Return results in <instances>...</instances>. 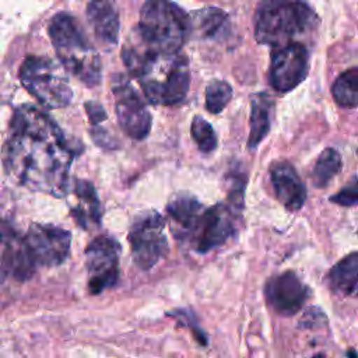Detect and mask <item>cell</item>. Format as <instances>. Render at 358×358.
Returning a JSON list of instances; mask_svg holds the SVG:
<instances>
[{
	"label": "cell",
	"mask_w": 358,
	"mask_h": 358,
	"mask_svg": "<svg viewBox=\"0 0 358 358\" xmlns=\"http://www.w3.org/2000/svg\"><path fill=\"white\" fill-rule=\"evenodd\" d=\"M331 291L344 296H358V252L347 255L327 273Z\"/></svg>",
	"instance_id": "18"
},
{
	"label": "cell",
	"mask_w": 358,
	"mask_h": 358,
	"mask_svg": "<svg viewBox=\"0 0 358 358\" xmlns=\"http://www.w3.org/2000/svg\"><path fill=\"white\" fill-rule=\"evenodd\" d=\"M228 22L227 14L214 7L196 11L190 17V32L196 31L203 38H218Z\"/></svg>",
	"instance_id": "21"
},
{
	"label": "cell",
	"mask_w": 358,
	"mask_h": 358,
	"mask_svg": "<svg viewBox=\"0 0 358 358\" xmlns=\"http://www.w3.org/2000/svg\"><path fill=\"white\" fill-rule=\"evenodd\" d=\"M232 96V88L222 80H214L206 90V108L211 113H220Z\"/></svg>",
	"instance_id": "24"
},
{
	"label": "cell",
	"mask_w": 358,
	"mask_h": 358,
	"mask_svg": "<svg viewBox=\"0 0 358 358\" xmlns=\"http://www.w3.org/2000/svg\"><path fill=\"white\" fill-rule=\"evenodd\" d=\"M264 294L275 312L291 316L303 306L309 291L295 273L285 271L267 281Z\"/></svg>",
	"instance_id": "13"
},
{
	"label": "cell",
	"mask_w": 358,
	"mask_h": 358,
	"mask_svg": "<svg viewBox=\"0 0 358 358\" xmlns=\"http://www.w3.org/2000/svg\"><path fill=\"white\" fill-rule=\"evenodd\" d=\"M334 101L344 108L358 105V67L341 73L331 87Z\"/></svg>",
	"instance_id": "22"
},
{
	"label": "cell",
	"mask_w": 358,
	"mask_h": 358,
	"mask_svg": "<svg viewBox=\"0 0 358 358\" xmlns=\"http://www.w3.org/2000/svg\"><path fill=\"white\" fill-rule=\"evenodd\" d=\"M112 94L115 96L116 116L122 130L134 140L147 137L151 129L150 112L124 76H115Z\"/></svg>",
	"instance_id": "10"
},
{
	"label": "cell",
	"mask_w": 358,
	"mask_h": 358,
	"mask_svg": "<svg viewBox=\"0 0 358 358\" xmlns=\"http://www.w3.org/2000/svg\"><path fill=\"white\" fill-rule=\"evenodd\" d=\"M74 158L59 126L38 108L15 109L3 148L6 172L32 190L63 197Z\"/></svg>",
	"instance_id": "1"
},
{
	"label": "cell",
	"mask_w": 358,
	"mask_h": 358,
	"mask_svg": "<svg viewBox=\"0 0 358 358\" xmlns=\"http://www.w3.org/2000/svg\"><path fill=\"white\" fill-rule=\"evenodd\" d=\"M330 200L343 207L358 206V175L351 178L340 192L331 196Z\"/></svg>",
	"instance_id": "26"
},
{
	"label": "cell",
	"mask_w": 358,
	"mask_h": 358,
	"mask_svg": "<svg viewBox=\"0 0 358 358\" xmlns=\"http://www.w3.org/2000/svg\"><path fill=\"white\" fill-rule=\"evenodd\" d=\"M234 220V207L225 203L206 208L193 235L194 248L204 253L222 245L235 229Z\"/></svg>",
	"instance_id": "12"
},
{
	"label": "cell",
	"mask_w": 358,
	"mask_h": 358,
	"mask_svg": "<svg viewBox=\"0 0 358 358\" xmlns=\"http://www.w3.org/2000/svg\"><path fill=\"white\" fill-rule=\"evenodd\" d=\"M119 242L108 235L96 236L85 249V266L90 274L88 289L101 294L116 284L119 277Z\"/></svg>",
	"instance_id": "8"
},
{
	"label": "cell",
	"mask_w": 358,
	"mask_h": 358,
	"mask_svg": "<svg viewBox=\"0 0 358 358\" xmlns=\"http://www.w3.org/2000/svg\"><path fill=\"white\" fill-rule=\"evenodd\" d=\"M3 268L18 281H25L34 274L36 266L25 248L24 239H15L11 235L4 241Z\"/></svg>",
	"instance_id": "19"
},
{
	"label": "cell",
	"mask_w": 358,
	"mask_h": 358,
	"mask_svg": "<svg viewBox=\"0 0 358 358\" xmlns=\"http://www.w3.org/2000/svg\"><path fill=\"white\" fill-rule=\"evenodd\" d=\"M190 34V17L171 0H145L140 10L137 38L150 50L178 53Z\"/></svg>",
	"instance_id": "4"
},
{
	"label": "cell",
	"mask_w": 358,
	"mask_h": 358,
	"mask_svg": "<svg viewBox=\"0 0 358 358\" xmlns=\"http://www.w3.org/2000/svg\"><path fill=\"white\" fill-rule=\"evenodd\" d=\"M85 106H87V110H88V116H90V119H91V122H92L94 124L99 123L101 120H103V119L106 117L105 110H103V108H102L101 105L94 103V102H90V103H87Z\"/></svg>",
	"instance_id": "27"
},
{
	"label": "cell",
	"mask_w": 358,
	"mask_h": 358,
	"mask_svg": "<svg viewBox=\"0 0 358 358\" xmlns=\"http://www.w3.org/2000/svg\"><path fill=\"white\" fill-rule=\"evenodd\" d=\"M270 109L271 101L267 94L260 92L252 98L250 102V133L248 147L255 148L266 137L270 129Z\"/></svg>",
	"instance_id": "20"
},
{
	"label": "cell",
	"mask_w": 358,
	"mask_h": 358,
	"mask_svg": "<svg viewBox=\"0 0 358 358\" xmlns=\"http://www.w3.org/2000/svg\"><path fill=\"white\" fill-rule=\"evenodd\" d=\"M204 207L189 194L175 196L166 206V213L175 222L176 236L193 238Z\"/></svg>",
	"instance_id": "16"
},
{
	"label": "cell",
	"mask_w": 358,
	"mask_h": 358,
	"mask_svg": "<svg viewBox=\"0 0 358 358\" xmlns=\"http://www.w3.org/2000/svg\"><path fill=\"white\" fill-rule=\"evenodd\" d=\"M49 36L56 56L66 71L87 87L101 81V60L85 32L67 13L56 14L49 24Z\"/></svg>",
	"instance_id": "3"
},
{
	"label": "cell",
	"mask_w": 358,
	"mask_h": 358,
	"mask_svg": "<svg viewBox=\"0 0 358 358\" xmlns=\"http://www.w3.org/2000/svg\"><path fill=\"white\" fill-rule=\"evenodd\" d=\"M348 358H358L355 351H348Z\"/></svg>",
	"instance_id": "28"
},
{
	"label": "cell",
	"mask_w": 358,
	"mask_h": 358,
	"mask_svg": "<svg viewBox=\"0 0 358 358\" xmlns=\"http://www.w3.org/2000/svg\"><path fill=\"white\" fill-rule=\"evenodd\" d=\"M270 179L275 197L287 210L296 211L305 204L306 187L289 162L280 161L273 164Z\"/></svg>",
	"instance_id": "14"
},
{
	"label": "cell",
	"mask_w": 358,
	"mask_h": 358,
	"mask_svg": "<svg viewBox=\"0 0 358 358\" xmlns=\"http://www.w3.org/2000/svg\"><path fill=\"white\" fill-rule=\"evenodd\" d=\"M317 18L303 0H263L255 14V36L274 48L292 43L316 25Z\"/></svg>",
	"instance_id": "5"
},
{
	"label": "cell",
	"mask_w": 358,
	"mask_h": 358,
	"mask_svg": "<svg viewBox=\"0 0 358 358\" xmlns=\"http://www.w3.org/2000/svg\"><path fill=\"white\" fill-rule=\"evenodd\" d=\"M88 22L103 45H115L119 36V14L112 0H92L87 7Z\"/></svg>",
	"instance_id": "15"
},
{
	"label": "cell",
	"mask_w": 358,
	"mask_h": 358,
	"mask_svg": "<svg viewBox=\"0 0 358 358\" xmlns=\"http://www.w3.org/2000/svg\"><path fill=\"white\" fill-rule=\"evenodd\" d=\"M24 243L36 267H55L69 257L71 235L56 225L34 224L24 236Z\"/></svg>",
	"instance_id": "9"
},
{
	"label": "cell",
	"mask_w": 358,
	"mask_h": 358,
	"mask_svg": "<svg viewBox=\"0 0 358 358\" xmlns=\"http://www.w3.org/2000/svg\"><path fill=\"white\" fill-rule=\"evenodd\" d=\"M190 131H192V137L200 151L210 152V151L215 150L217 136L214 133V129L206 119H203L201 116H196L192 122Z\"/></svg>",
	"instance_id": "25"
},
{
	"label": "cell",
	"mask_w": 358,
	"mask_h": 358,
	"mask_svg": "<svg viewBox=\"0 0 358 358\" xmlns=\"http://www.w3.org/2000/svg\"><path fill=\"white\" fill-rule=\"evenodd\" d=\"M57 63L45 56H27L20 69L21 84L45 108L59 109L70 103L73 91Z\"/></svg>",
	"instance_id": "6"
},
{
	"label": "cell",
	"mask_w": 358,
	"mask_h": 358,
	"mask_svg": "<svg viewBox=\"0 0 358 358\" xmlns=\"http://www.w3.org/2000/svg\"><path fill=\"white\" fill-rule=\"evenodd\" d=\"M74 193L78 199V204L71 208V215L76 222L85 229L98 227L101 222V203L92 183L76 179Z\"/></svg>",
	"instance_id": "17"
},
{
	"label": "cell",
	"mask_w": 358,
	"mask_h": 358,
	"mask_svg": "<svg viewBox=\"0 0 358 358\" xmlns=\"http://www.w3.org/2000/svg\"><path fill=\"white\" fill-rule=\"evenodd\" d=\"M308 63V50L302 43L292 42L274 48L268 70L271 87L280 92L294 90L306 77Z\"/></svg>",
	"instance_id": "11"
},
{
	"label": "cell",
	"mask_w": 358,
	"mask_h": 358,
	"mask_svg": "<svg viewBox=\"0 0 358 358\" xmlns=\"http://www.w3.org/2000/svg\"><path fill=\"white\" fill-rule=\"evenodd\" d=\"M341 157L334 148L322 151L312 171V180L316 187H326L341 169Z\"/></svg>",
	"instance_id": "23"
},
{
	"label": "cell",
	"mask_w": 358,
	"mask_h": 358,
	"mask_svg": "<svg viewBox=\"0 0 358 358\" xmlns=\"http://www.w3.org/2000/svg\"><path fill=\"white\" fill-rule=\"evenodd\" d=\"M164 228V218L154 210L143 211L134 217L129 229V243L138 268L150 270L166 255L168 241Z\"/></svg>",
	"instance_id": "7"
},
{
	"label": "cell",
	"mask_w": 358,
	"mask_h": 358,
	"mask_svg": "<svg viewBox=\"0 0 358 358\" xmlns=\"http://www.w3.org/2000/svg\"><path fill=\"white\" fill-rule=\"evenodd\" d=\"M123 62L129 73L138 80L145 98L151 103L173 105L180 102L190 83L189 62L185 55H161L137 42H127Z\"/></svg>",
	"instance_id": "2"
}]
</instances>
